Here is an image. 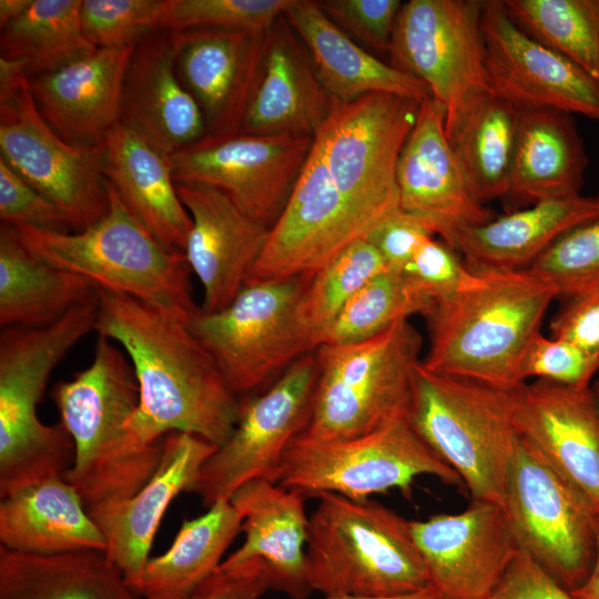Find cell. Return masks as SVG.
Returning <instances> with one entry per match:
<instances>
[{"mask_svg":"<svg viewBox=\"0 0 599 599\" xmlns=\"http://www.w3.org/2000/svg\"><path fill=\"white\" fill-rule=\"evenodd\" d=\"M95 290L94 332L122 347L139 386L131 433L144 443L179 432L217 447L224 444L238 422L242 400L189 321L141 300Z\"/></svg>","mask_w":599,"mask_h":599,"instance_id":"6da1fadb","label":"cell"},{"mask_svg":"<svg viewBox=\"0 0 599 599\" xmlns=\"http://www.w3.org/2000/svg\"><path fill=\"white\" fill-rule=\"evenodd\" d=\"M469 268L465 284L425 316L429 348L422 362L436 373L515 389L525 383L524 355L558 292L528 268Z\"/></svg>","mask_w":599,"mask_h":599,"instance_id":"7a4b0ae2","label":"cell"},{"mask_svg":"<svg viewBox=\"0 0 599 599\" xmlns=\"http://www.w3.org/2000/svg\"><path fill=\"white\" fill-rule=\"evenodd\" d=\"M51 397L74 446L65 480L87 508L133 496L152 477L163 440L144 443L129 429L139 386L128 356L98 336L91 364L54 385Z\"/></svg>","mask_w":599,"mask_h":599,"instance_id":"3957f363","label":"cell"},{"mask_svg":"<svg viewBox=\"0 0 599 599\" xmlns=\"http://www.w3.org/2000/svg\"><path fill=\"white\" fill-rule=\"evenodd\" d=\"M98 300L44 326L0 333V497L52 477H64L74 446L61 422L43 424L37 407L54 367L95 331Z\"/></svg>","mask_w":599,"mask_h":599,"instance_id":"277c9868","label":"cell"},{"mask_svg":"<svg viewBox=\"0 0 599 599\" xmlns=\"http://www.w3.org/2000/svg\"><path fill=\"white\" fill-rule=\"evenodd\" d=\"M317 498L306 541L313 591L325 597H385L432 587L410 520L369 498Z\"/></svg>","mask_w":599,"mask_h":599,"instance_id":"5b68a950","label":"cell"},{"mask_svg":"<svg viewBox=\"0 0 599 599\" xmlns=\"http://www.w3.org/2000/svg\"><path fill=\"white\" fill-rule=\"evenodd\" d=\"M104 217L79 232L13 226L39 260L79 274L97 287L128 295L190 321L199 311L184 253L163 247L128 211L106 181Z\"/></svg>","mask_w":599,"mask_h":599,"instance_id":"8992f818","label":"cell"},{"mask_svg":"<svg viewBox=\"0 0 599 599\" xmlns=\"http://www.w3.org/2000/svg\"><path fill=\"white\" fill-rule=\"evenodd\" d=\"M407 419L460 477L470 499L502 505L520 437L512 389L436 373L420 361L414 372Z\"/></svg>","mask_w":599,"mask_h":599,"instance_id":"52a82bcc","label":"cell"},{"mask_svg":"<svg viewBox=\"0 0 599 599\" xmlns=\"http://www.w3.org/2000/svg\"><path fill=\"white\" fill-rule=\"evenodd\" d=\"M422 336L409 319L376 335L316 351L318 375L304 435L346 439L407 417Z\"/></svg>","mask_w":599,"mask_h":599,"instance_id":"ba28073f","label":"cell"},{"mask_svg":"<svg viewBox=\"0 0 599 599\" xmlns=\"http://www.w3.org/2000/svg\"><path fill=\"white\" fill-rule=\"evenodd\" d=\"M312 275L246 284L223 309L199 311L189 321L241 400L264 390L271 379L319 347L301 309Z\"/></svg>","mask_w":599,"mask_h":599,"instance_id":"9c48e42d","label":"cell"},{"mask_svg":"<svg viewBox=\"0 0 599 599\" xmlns=\"http://www.w3.org/2000/svg\"><path fill=\"white\" fill-rule=\"evenodd\" d=\"M423 475L464 487L460 477L403 417L346 439L319 440L298 435L282 457L275 483L304 497L335 494L367 499L392 489L409 497L412 484Z\"/></svg>","mask_w":599,"mask_h":599,"instance_id":"30bf717a","label":"cell"},{"mask_svg":"<svg viewBox=\"0 0 599 599\" xmlns=\"http://www.w3.org/2000/svg\"><path fill=\"white\" fill-rule=\"evenodd\" d=\"M422 102L374 92L349 102L333 100L315 134L331 176L365 238L400 209L397 167Z\"/></svg>","mask_w":599,"mask_h":599,"instance_id":"8fae6325","label":"cell"},{"mask_svg":"<svg viewBox=\"0 0 599 599\" xmlns=\"http://www.w3.org/2000/svg\"><path fill=\"white\" fill-rule=\"evenodd\" d=\"M0 151L13 171L55 203L71 231L108 213L101 144L63 140L39 112L24 74L0 79Z\"/></svg>","mask_w":599,"mask_h":599,"instance_id":"7c38bea8","label":"cell"},{"mask_svg":"<svg viewBox=\"0 0 599 599\" xmlns=\"http://www.w3.org/2000/svg\"><path fill=\"white\" fill-rule=\"evenodd\" d=\"M502 507L520 549L569 591L585 582L597 558L599 518L521 435Z\"/></svg>","mask_w":599,"mask_h":599,"instance_id":"4fadbf2b","label":"cell"},{"mask_svg":"<svg viewBox=\"0 0 599 599\" xmlns=\"http://www.w3.org/2000/svg\"><path fill=\"white\" fill-rule=\"evenodd\" d=\"M317 375L313 352L260 394L242 400L233 433L204 463L192 490L204 506L230 500L253 479L275 483L285 450L309 423Z\"/></svg>","mask_w":599,"mask_h":599,"instance_id":"5bb4252c","label":"cell"},{"mask_svg":"<svg viewBox=\"0 0 599 599\" xmlns=\"http://www.w3.org/2000/svg\"><path fill=\"white\" fill-rule=\"evenodd\" d=\"M315 136L237 133L203 138L170 155L174 181L225 193L268 230L280 217Z\"/></svg>","mask_w":599,"mask_h":599,"instance_id":"9a60e30c","label":"cell"},{"mask_svg":"<svg viewBox=\"0 0 599 599\" xmlns=\"http://www.w3.org/2000/svg\"><path fill=\"white\" fill-rule=\"evenodd\" d=\"M484 6V0H409L398 12L390 65L423 81L446 113L468 95L489 89Z\"/></svg>","mask_w":599,"mask_h":599,"instance_id":"2e32d148","label":"cell"},{"mask_svg":"<svg viewBox=\"0 0 599 599\" xmlns=\"http://www.w3.org/2000/svg\"><path fill=\"white\" fill-rule=\"evenodd\" d=\"M481 31L494 93L519 109H551L599 121V81L526 33L504 0L485 1Z\"/></svg>","mask_w":599,"mask_h":599,"instance_id":"e0dca14e","label":"cell"},{"mask_svg":"<svg viewBox=\"0 0 599 599\" xmlns=\"http://www.w3.org/2000/svg\"><path fill=\"white\" fill-rule=\"evenodd\" d=\"M365 238L337 190L314 139L312 151L246 284L318 271L345 247Z\"/></svg>","mask_w":599,"mask_h":599,"instance_id":"ac0fdd59","label":"cell"},{"mask_svg":"<svg viewBox=\"0 0 599 599\" xmlns=\"http://www.w3.org/2000/svg\"><path fill=\"white\" fill-rule=\"evenodd\" d=\"M430 583L444 599H488L520 549L502 505L470 499L457 514L410 520Z\"/></svg>","mask_w":599,"mask_h":599,"instance_id":"d6986e66","label":"cell"},{"mask_svg":"<svg viewBox=\"0 0 599 599\" xmlns=\"http://www.w3.org/2000/svg\"><path fill=\"white\" fill-rule=\"evenodd\" d=\"M266 31L173 32L175 69L200 106L205 123L204 138L241 132L258 78Z\"/></svg>","mask_w":599,"mask_h":599,"instance_id":"ffe728a7","label":"cell"},{"mask_svg":"<svg viewBox=\"0 0 599 599\" xmlns=\"http://www.w3.org/2000/svg\"><path fill=\"white\" fill-rule=\"evenodd\" d=\"M512 395L519 434L599 518V410L591 387L535 379Z\"/></svg>","mask_w":599,"mask_h":599,"instance_id":"44dd1931","label":"cell"},{"mask_svg":"<svg viewBox=\"0 0 599 599\" xmlns=\"http://www.w3.org/2000/svg\"><path fill=\"white\" fill-rule=\"evenodd\" d=\"M216 447L196 435L170 433L156 470L140 490L87 508L105 540L106 555L136 591L164 514L181 493L193 490Z\"/></svg>","mask_w":599,"mask_h":599,"instance_id":"7402d4cb","label":"cell"},{"mask_svg":"<svg viewBox=\"0 0 599 599\" xmlns=\"http://www.w3.org/2000/svg\"><path fill=\"white\" fill-rule=\"evenodd\" d=\"M175 186L192 221L184 255L203 287L200 311H221L245 286L270 230L214 187L177 182Z\"/></svg>","mask_w":599,"mask_h":599,"instance_id":"603a6c76","label":"cell"},{"mask_svg":"<svg viewBox=\"0 0 599 599\" xmlns=\"http://www.w3.org/2000/svg\"><path fill=\"white\" fill-rule=\"evenodd\" d=\"M446 108L434 98L420 103L417 121L399 156L397 184L402 210L436 224L450 245L460 225L494 217L475 196L445 133Z\"/></svg>","mask_w":599,"mask_h":599,"instance_id":"cb8c5ba5","label":"cell"},{"mask_svg":"<svg viewBox=\"0 0 599 599\" xmlns=\"http://www.w3.org/2000/svg\"><path fill=\"white\" fill-rule=\"evenodd\" d=\"M304 496L258 478L241 486L230 498L242 518L244 541L219 567L262 562L271 589L292 599L313 591L306 558L308 516Z\"/></svg>","mask_w":599,"mask_h":599,"instance_id":"d4e9b609","label":"cell"},{"mask_svg":"<svg viewBox=\"0 0 599 599\" xmlns=\"http://www.w3.org/2000/svg\"><path fill=\"white\" fill-rule=\"evenodd\" d=\"M120 123L167 155L204 138L200 106L175 69L173 32L155 30L135 44L123 82Z\"/></svg>","mask_w":599,"mask_h":599,"instance_id":"484cf974","label":"cell"},{"mask_svg":"<svg viewBox=\"0 0 599 599\" xmlns=\"http://www.w3.org/2000/svg\"><path fill=\"white\" fill-rule=\"evenodd\" d=\"M134 47L97 49L29 78L39 112L68 143L101 144L120 123L123 82Z\"/></svg>","mask_w":599,"mask_h":599,"instance_id":"4316f807","label":"cell"},{"mask_svg":"<svg viewBox=\"0 0 599 599\" xmlns=\"http://www.w3.org/2000/svg\"><path fill=\"white\" fill-rule=\"evenodd\" d=\"M332 105L306 47L282 14L266 31L258 78L241 132L315 136Z\"/></svg>","mask_w":599,"mask_h":599,"instance_id":"83f0119b","label":"cell"},{"mask_svg":"<svg viewBox=\"0 0 599 599\" xmlns=\"http://www.w3.org/2000/svg\"><path fill=\"white\" fill-rule=\"evenodd\" d=\"M101 146L103 175L128 211L167 251L184 253L192 221L179 197L170 155L122 123Z\"/></svg>","mask_w":599,"mask_h":599,"instance_id":"f1b7e54d","label":"cell"},{"mask_svg":"<svg viewBox=\"0 0 599 599\" xmlns=\"http://www.w3.org/2000/svg\"><path fill=\"white\" fill-rule=\"evenodd\" d=\"M284 18L306 47L327 93L349 102L382 92L423 102L433 98L428 87L363 49L339 29L315 0H290Z\"/></svg>","mask_w":599,"mask_h":599,"instance_id":"f546056e","label":"cell"},{"mask_svg":"<svg viewBox=\"0 0 599 599\" xmlns=\"http://www.w3.org/2000/svg\"><path fill=\"white\" fill-rule=\"evenodd\" d=\"M588 156L573 115L551 109H520L508 190L518 205L580 194Z\"/></svg>","mask_w":599,"mask_h":599,"instance_id":"4dcf8cb0","label":"cell"},{"mask_svg":"<svg viewBox=\"0 0 599 599\" xmlns=\"http://www.w3.org/2000/svg\"><path fill=\"white\" fill-rule=\"evenodd\" d=\"M599 213V194L540 201L481 225H460L450 246L473 268H527L562 234Z\"/></svg>","mask_w":599,"mask_h":599,"instance_id":"1f68e13d","label":"cell"},{"mask_svg":"<svg viewBox=\"0 0 599 599\" xmlns=\"http://www.w3.org/2000/svg\"><path fill=\"white\" fill-rule=\"evenodd\" d=\"M0 547L30 555L105 550V540L75 488L52 477L0 501Z\"/></svg>","mask_w":599,"mask_h":599,"instance_id":"d6a6232c","label":"cell"},{"mask_svg":"<svg viewBox=\"0 0 599 599\" xmlns=\"http://www.w3.org/2000/svg\"><path fill=\"white\" fill-rule=\"evenodd\" d=\"M520 109L490 89L446 113L445 133L476 199L502 200L508 190Z\"/></svg>","mask_w":599,"mask_h":599,"instance_id":"836d02e7","label":"cell"},{"mask_svg":"<svg viewBox=\"0 0 599 599\" xmlns=\"http://www.w3.org/2000/svg\"><path fill=\"white\" fill-rule=\"evenodd\" d=\"M98 300L85 277L31 254L12 225L0 227V325L44 326Z\"/></svg>","mask_w":599,"mask_h":599,"instance_id":"e575fe53","label":"cell"},{"mask_svg":"<svg viewBox=\"0 0 599 599\" xmlns=\"http://www.w3.org/2000/svg\"><path fill=\"white\" fill-rule=\"evenodd\" d=\"M0 599H144L105 550L30 555L0 547Z\"/></svg>","mask_w":599,"mask_h":599,"instance_id":"d590c367","label":"cell"},{"mask_svg":"<svg viewBox=\"0 0 599 599\" xmlns=\"http://www.w3.org/2000/svg\"><path fill=\"white\" fill-rule=\"evenodd\" d=\"M241 528L242 518L230 500L183 520L167 550L146 562L138 592L144 599H193L222 564Z\"/></svg>","mask_w":599,"mask_h":599,"instance_id":"8d00e7d4","label":"cell"},{"mask_svg":"<svg viewBox=\"0 0 599 599\" xmlns=\"http://www.w3.org/2000/svg\"><path fill=\"white\" fill-rule=\"evenodd\" d=\"M81 0H33L1 29L0 58L20 61L28 78L58 70L97 50L80 18Z\"/></svg>","mask_w":599,"mask_h":599,"instance_id":"74e56055","label":"cell"},{"mask_svg":"<svg viewBox=\"0 0 599 599\" xmlns=\"http://www.w3.org/2000/svg\"><path fill=\"white\" fill-rule=\"evenodd\" d=\"M530 37L599 81V0H504Z\"/></svg>","mask_w":599,"mask_h":599,"instance_id":"f35d334b","label":"cell"},{"mask_svg":"<svg viewBox=\"0 0 599 599\" xmlns=\"http://www.w3.org/2000/svg\"><path fill=\"white\" fill-rule=\"evenodd\" d=\"M435 302L402 271L386 268L363 286L322 335L323 344L369 338L409 316H426Z\"/></svg>","mask_w":599,"mask_h":599,"instance_id":"ab89813d","label":"cell"},{"mask_svg":"<svg viewBox=\"0 0 599 599\" xmlns=\"http://www.w3.org/2000/svg\"><path fill=\"white\" fill-rule=\"evenodd\" d=\"M387 268L379 252L366 240H357L313 273L302 300L308 328L322 335L348 301L372 278Z\"/></svg>","mask_w":599,"mask_h":599,"instance_id":"60d3db41","label":"cell"},{"mask_svg":"<svg viewBox=\"0 0 599 599\" xmlns=\"http://www.w3.org/2000/svg\"><path fill=\"white\" fill-rule=\"evenodd\" d=\"M527 268L566 298L599 286V213L562 234Z\"/></svg>","mask_w":599,"mask_h":599,"instance_id":"b9f144b4","label":"cell"},{"mask_svg":"<svg viewBox=\"0 0 599 599\" xmlns=\"http://www.w3.org/2000/svg\"><path fill=\"white\" fill-rule=\"evenodd\" d=\"M290 0H170L158 30L196 29L266 31Z\"/></svg>","mask_w":599,"mask_h":599,"instance_id":"7bdbcfd3","label":"cell"},{"mask_svg":"<svg viewBox=\"0 0 599 599\" xmlns=\"http://www.w3.org/2000/svg\"><path fill=\"white\" fill-rule=\"evenodd\" d=\"M169 3L170 0H83L82 29L97 49L135 45L158 30Z\"/></svg>","mask_w":599,"mask_h":599,"instance_id":"ee69618b","label":"cell"},{"mask_svg":"<svg viewBox=\"0 0 599 599\" xmlns=\"http://www.w3.org/2000/svg\"><path fill=\"white\" fill-rule=\"evenodd\" d=\"M598 370V355L539 333L524 355L520 374L525 383L534 377L575 389H587L591 387Z\"/></svg>","mask_w":599,"mask_h":599,"instance_id":"f6af8a7d","label":"cell"},{"mask_svg":"<svg viewBox=\"0 0 599 599\" xmlns=\"http://www.w3.org/2000/svg\"><path fill=\"white\" fill-rule=\"evenodd\" d=\"M323 12L351 38L389 52L399 0H321Z\"/></svg>","mask_w":599,"mask_h":599,"instance_id":"bcb514c9","label":"cell"},{"mask_svg":"<svg viewBox=\"0 0 599 599\" xmlns=\"http://www.w3.org/2000/svg\"><path fill=\"white\" fill-rule=\"evenodd\" d=\"M0 219L12 226L28 225L54 232H70L61 210L26 182L0 158Z\"/></svg>","mask_w":599,"mask_h":599,"instance_id":"7dc6e473","label":"cell"},{"mask_svg":"<svg viewBox=\"0 0 599 599\" xmlns=\"http://www.w3.org/2000/svg\"><path fill=\"white\" fill-rule=\"evenodd\" d=\"M456 248L443 240H426L402 271L435 303L457 292L470 275V268Z\"/></svg>","mask_w":599,"mask_h":599,"instance_id":"c3c4849f","label":"cell"},{"mask_svg":"<svg viewBox=\"0 0 599 599\" xmlns=\"http://www.w3.org/2000/svg\"><path fill=\"white\" fill-rule=\"evenodd\" d=\"M438 235L430 220L398 209L382 221L366 237L379 252L387 268L403 271L418 247Z\"/></svg>","mask_w":599,"mask_h":599,"instance_id":"681fc988","label":"cell"},{"mask_svg":"<svg viewBox=\"0 0 599 599\" xmlns=\"http://www.w3.org/2000/svg\"><path fill=\"white\" fill-rule=\"evenodd\" d=\"M488 599H576L527 551L519 549Z\"/></svg>","mask_w":599,"mask_h":599,"instance_id":"f907efd6","label":"cell"},{"mask_svg":"<svg viewBox=\"0 0 599 599\" xmlns=\"http://www.w3.org/2000/svg\"><path fill=\"white\" fill-rule=\"evenodd\" d=\"M550 336L599 356V286L567 297L550 322Z\"/></svg>","mask_w":599,"mask_h":599,"instance_id":"816d5d0a","label":"cell"},{"mask_svg":"<svg viewBox=\"0 0 599 599\" xmlns=\"http://www.w3.org/2000/svg\"><path fill=\"white\" fill-rule=\"evenodd\" d=\"M271 589L265 566L260 561L223 568L197 589L193 599H260Z\"/></svg>","mask_w":599,"mask_h":599,"instance_id":"f5cc1de1","label":"cell"},{"mask_svg":"<svg viewBox=\"0 0 599 599\" xmlns=\"http://www.w3.org/2000/svg\"><path fill=\"white\" fill-rule=\"evenodd\" d=\"M576 599H599V535L593 568L582 585L570 591Z\"/></svg>","mask_w":599,"mask_h":599,"instance_id":"db71d44e","label":"cell"},{"mask_svg":"<svg viewBox=\"0 0 599 599\" xmlns=\"http://www.w3.org/2000/svg\"><path fill=\"white\" fill-rule=\"evenodd\" d=\"M33 2V0H0V27L20 17Z\"/></svg>","mask_w":599,"mask_h":599,"instance_id":"11a10c76","label":"cell"},{"mask_svg":"<svg viewBox=\"0 0 599 599\" xmlns=\"http://www.w3.org/2000/svg\"><path fill=\"white\" fill-rule=\"evenodd\" d=\"M325 599H444V598L436 589L430 587L420 591L397 595V596H385V597L337 596V597H325Z\"/></svg>","mask_w":599,"mask_h":599,"instance_id":"9f6ffc18","label":"cell"},{"mask_svg":"<svg viewBox=\"0 0 599 599\" xmlns=\"http://www.w3.org/2000/svg\"><path fill=\"white\" fill-rule=\"evenodd\" d=\"M591 393L599 410V377L591 385Z\"/></svg>","mask_w":599,"mask_h":599,"instance_id":"6f0895ef","label":"cell"}]
</instances>
